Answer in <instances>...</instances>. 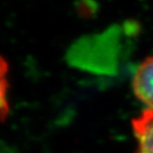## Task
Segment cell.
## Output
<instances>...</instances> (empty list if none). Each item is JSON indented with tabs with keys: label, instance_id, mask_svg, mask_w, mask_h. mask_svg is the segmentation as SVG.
<instances>
[{
	"label": "cell",
	"instance_id": "6da1fadb",
	"mask_svg": "<svg viewBox=\"0 0 153 153\" xmlns=\"http://www.w3.org/2000/svg\"><path fill=\"white\" fill-rule=\"evenodd\" d=\"M138 34L134 22L115 25L100 33L80 37L67 51L68 64L98 76H117Z\"/></svg>",
	"mask_w": 153,
	"mask_h": 153
},
{
	"label": "cell",
	"instance_id": "7a4b0ae2",
	"mask_svg": "<svg viewBox=\"0 0 153 153\" xmlns=\"http://www.w3.org/2000/svg\"><path fill=\"white\" fill-rule=\"evenodd\" d=\"M132 88L139 101L153 108V56L147 57L137 66L132 79Z\"/></svg>",
	"mask_w": 153,
	"mask_h": 153
},
{
	"label": "cell",
	"instance_id": "3957f363",
	"mask_svg": "<svg viewBox=\"0 0 153 153\" xmlns=\"http://www.w3.org/2000/svg\"><path fill=\"white\" fill-rule=\"evenodd\" d=\"M137 148L134 153H153V108H147L132 121Z\"/></svg>",
	"mask_w": 153,
	"mask_h": 153
},
{
	"label": "cell",
	"instance_id": "277c9868",
	"mask_svg": "<svg viewBox=\"0 0 153 153\" xmlns=\"http://www.w3.org/2000/svg\"><path fill=\"white\" fill-rule=\"evenodd\" d=\"M7 65L4 59L1 60V86H0V94H1V119L4 120L9 113V103L7 99V88L9 87V81L7 79Z\"/></svg>",
	"mask_w": 153,
	"mask_h": 153
}]
</instances>
